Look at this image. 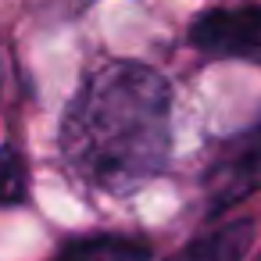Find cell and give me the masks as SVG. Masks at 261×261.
<instances>
[{"mask_svg":"<svg viewBox=\"0 0 261 261\" xmlns=\"http://www.w3.org/2000/svg\"><path fill=\"white\" fill-rule=\"evenodd\" d=\"M54 261H150V247L129 236H86L72 240Z\"/></svg>","mask_w":261,"mask_h":261,"instance_id":"5b68a950","label":"cell"},{"mask_svg":"<svg viewBox=\"0 0 261 261\" xmlns=\"http://www.w3.org/2000/svg\"><path fill=\"white\" fill-rule=\"evenodd\" d=\"M190 43L207 58L261 61V4L200 11L190 25Z\"/></svg>","mask_w":261,"mask_h":261,"instance_id":"7a4b0ae2","label":"cell"},{"mask_svg":"<svg viewBox=\"0 0 261 261\" xmlns=\"http://www.w3.org/2000/svg\"><path fill=\"white\" fill-rule=\"evenodd\" d=\"M22 200H25V161L11 143H4L0 147V207Z\"/></svg>","mask_w":261,"mask_h":261,"instance_id":"8992f818","label":"cell"},{"mask_svg":"<svg viewBox=\"0 0 261 261\" xmlns=\"http://www.w3.org/2000/svg\"><path fill=\"white\" fill-rule=\"evenodd\" d=\"M172 147V90L136 61H111L83 79L61 118V158L97 193H133L150 182Z\"/></svg>","mask_w":261,"mask_h":261,"instance_id":"6da1fadb","label":"cell"},{"mask_svg":"<svg viewBox=\"0 0 261 261\" xmlns=\"http://www.w3.org/2000/svg\"><path fill=\"white\" fill-rule=\"evenodd\" d=\"M261 186V125L240 136L207 175V211L218 215L229 204L250 197Z\"/></svg>","mask_w":261,"mask_h":261,"instance_id":"3957f363","label":"cell"},{"mask_svg":"<svg viewBox=\"0 0 261 261\" xmlns=\"http://www.w3.org/2000/svg\"><path fill=\"white\" fill-rule=\"evenodd\" d=\"M250 243H254V222L240 218V222H229V225H222L207 236L190 240L168 261H243Z\"/></svg>","mask_w":261,"mask_h":261,"instance_id":"277c9868","label":"cell"}]
</instances>
